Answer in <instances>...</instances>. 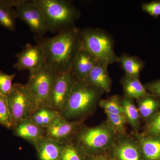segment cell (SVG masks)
Masks as SVG:
<instances>
[{
    "label": "cell",
    "mask_w": 160,
    "mask_h": 160,
    "mask_svg": "<svg viewBox=\"0 0 160 160\" xmlns=\"http://www.w3.org/2000/svg\"><path fill=\"white\" fill-rule=\"evenodd\" d=\"M37 42L43 46L46 56V65L56 74L70 69L81 47L80 34L76 28L62 30L49 38L38 36Z\"/></svg>",
    "instance_id": "1"
},
{
    "label": "cell",
    "mask_w": 160,
    "mask_h": 160,
    "mask_svg": "<svg viewBox=\"0 0 160 160\" xmlns=\"http://www.w3.org/2000/svg\"><path fill=\"white\" fill-rule=\"evenodd\" d=\"M98 89L75 80L69 99L61 112V116L69 120L89 114L98 99Z\"/></svg>",
    "instance_id": "2"
},
{
    "label": "cell",
    "mask_w": 160,
    "mask_h": 160,
    "mask_svg": "<svg viewBox=\"0 0 160 160\" xmlns=\"http://www.w3.org/2000/svg\"><path fill=\"white\" fill-rule=\"evenodd\" d=\"M115 134L109 124L80 128L75 136V143L87 156L96 155L111 147Z\"/></svg>",
    "instance_id": "3"
},
{
    "label": "cell",
    "mask_w": 160,
    "mask_h": 160,
    "mask_svg": "<svg viewBox=\"0 0 160 160\" xmlns=\"http://www.w3.org/2000/svg\"><path fill=\"white\" fill-rule=\"evenodd\" d=\"M42 12L48 31L59 32L66 29L76 17V11L64 0H32Z\"/></svg>",
    "instance_id": "4"
},
{
    "label": "cell",
    "mask_w": 160,
    "mask_h": 160,
    "mask_svg": "<svg viewBox=\"0 0 160 160\" xmlns=\"http://www.w3.org/2000/svg\"><path fill=\"white\" fill-rule=\"evenodd\" d=\"M81 46L94 58L97 62L108 65L119 61L115 54L110 39L99 32L86 30L80 34Z\"/></svg>",
    "instance_id": "5"
},
{
    "label": "cell",
    "mask_w": 160,
    "mask_h": 160,
    "mask_svg": "<svg viewBox=\"0 0 160 160\" xmlns=\"http://www.w3.org/2000/svg\"><path fill=\"white\" fill-rule=\"evenodd\" d=\"M6 97L14 128L22 121L31 117L34 112L33 100L26 84L13 83Z\"/></svg>",
    "instance_id": "6"
},
{
    "label": "cell",
    "mask_w": 160,
    "mask_h": 160,
    "mask_svg": "<svg viewBox=\"0 0 160 160\" xmlns=\"http://www.w3.org/2000/svg\"><path fill=\"white\" fill-rule=\"evenodd\" d=\"M56 75L46 64L36 73L29 75L26 85L33 100L34 111L42 107L47 106Z\"/></svg>",
    "instance_id": "7"
},
{
    "label": "cell",
    "mask_w": 160,
    "mask_h": 160,
    "mask_svg": "<svg viewBox=\"0 0 160 160\" xmlns=\"http://www.w3.org/2000/svg\"><path fill=\"white\" fill-rule=\"evenodd\" d=\"M13 6L17 18L25 22L32 32L42 36L48 31L42 12L32 1L13 0Z\"/></svg>",
    "instance_id": "8"
},
{
    "label": "cell",
    "mask_w": 160,
    "mask_h": 160,
    "mask_svg": "<svg viewBox=\"0 0 160 160\" xmlns=\"http://www.w3.org/2000/svg\"><path fill=\"white\" fill-rule=\"evenodd\" d=\"M16 62L14 67L18 71L27 70L29 75L37 72L45 66L46 56L42 45L27 43L22 50L16 55Z\"/></svg>",
    "instance_id": "9"
},
{
    "label": "cell",
    "mask_w": 160,
    "mask_h": 160,
    "mask_svg": "<svg viewBox=\"0 0 160 160\" xmlns=\"http://www.w3.org/2000/svg\"><path fill=\"white\" fill-rule=\"evenodd\" d=\"M75 79L70 71L56 74L53 80L47 106L61 113L70 95Z\"/></svg>",
    "instance_id": "10"
},
{
    "label": "cell",
    "mask_w": 160,
    "mask_h": 160,
    "mask_svg": "<svg viewBox=\"0 0 160 160\" xmlns=\"http://www.w3.org/2000/svg\"><path fill=\"white\" fill-rule=\"evenodd\" d=\"M80 125L79 121H70L60 116L45 129V137L65 145L72 142L80 129Z\"/></svg>",
    "instance_id": "11"
},
{
    "label": "cell",
    "mask_w": 160,
    "mask_h": 160,
    "mask_svg": "<svg viewBox=\"0 0 160 160\" xmlns=\"http://www.w3.org/2000/svg\"><path fill=\"white\" fill-rule=\"evenodd\" d=\"M97 63L91 55L81 46L72 66L70 72L75 80L85 82Z\"/></svg>",
    "instance_id": "12"
},
{
    "label": "cell",
    "mask_w": 160,
    "mask_h": 160,
    "mask_svg": "<svg viewBox=\"0 0 160 160\" xmlns=\"http://www.w3.org/2000/svg\"><path fill=\"white\" fill-rule=\"evenodd\" d=\"M13 134L35 147L45 138V129L38 126L30 118L22 121L13 129Z\"/></svg>",
    "instance_id": "13"
},
{
    "label": "cell",
    "mask_w": 160,
    "mask_h": 160,
    "mask_svg": "<svg viewBox=\"0 0 160 160\" xmlns=\"http://www.w3.org/2000/svg\"><path fill=\"white\" fill-rule=\"evenodd\" d=\"M114 160H144L139 144L127 139L117 143L113 150Z\"/></svg>",
    "instance_id": "14"
},
{
    "label": "cell",
    "mask_w": 160,
    "mask_h": 160,
    "mask_svg": "<svg viewBox=\"0 0 160 160\" xmlns=\"http://www.w3.org/2000/svg\"><path fill=\"white\" fill-rule=\"evenodd\" d=\"M107 65L104 63H97L84 83L109 92L111 83L107 70Z\"/></svg>",
    "instance_id": "15"
},
{
    "label": "cell",
    "mask_w": 160,
    "mask_h": 160,
    "mask_svg": "<svg viewBox=\"0 0 160 160\" xmlns=\"http://www.w3.org/2000/svg\"><path fill=\"white\" fill-rule=\"evenodd\" d=\"M63 146L45 137L34 147L38 160H60Z\"/></svg>",
    "instance_id": "16"
},
{
    "label": "cell",
    "mask_w": 160,
    "mask_h": 160,
    "mask_svg": "<svg viewBox=\"0 0 160 160\" xmlns=\"http://www.w3.org/2000/svg\"><path fill=\"white\" fill-rule=\"evenodd\" d=\"M138 144L143 160H160V138L142 136Z\"/></svg>",
    "instance_id": "17"
},
{
    "label": "cell",
    "mask_w": 160,
    "mask_h": 160,
    "mask_svg": "<svg viewBox=\"0 0 160 160\" xmlns=\"http://www.w3.org/2000/svg\"><path fill=\"white\" fill-rule=\"evenodd\" d=\"M17 18L13 0H0V26L14 32Z\"/></svg>",
    "instance_id": "18"
},
{
    "label": "cell",
    "mask_w": 160,
    "mask_h": 160,
    "mask_svg": "<svg viewBox=\"0 0 160 160\" xmlns=\"http://www.w3.org/2000/svg\"><path fill=\"white\" fill-rule=\"evenodd\" d=\"M138 110L140 116L149 120L160 110V99L149 94L138 99Z\"/></svg>",
    "instance_id": "19"
},
{
    "label": "cell",
    "mask_w": 160,
    "mask_h": 160,
    "mask_svg": "<svg viewBox=\"0 0 160 160\" xmlns=\"http://www.w3.org/2000/svg\"><path fill=\"white\" fill-rule=\"evenodd\" d=\"M122 84L126 97L129 98L139 99L149 94L139 78L126 75L122 81Z\"/></svg>",
    "instance_id": "20"
},
{
    "label": "cell",
    "mask_w": 160,
    "mask_h": 160,
    "mask_svg": "<svg viewBox=\"0 0 160 160\" xmlns=\"http://www.w3.org/2000/svg\"><path fill=\"white\" fill-rule=\"evenodd\" d=\"M61 115V113L57 110L45 106L34 111L29 118L38 126L45 129Z\"/></svg>",
    "instance_id": "21"
},
{
    "label": "cell",
    "mask_w": 160,
    "mask_h": 160,
    "mask_svg": "<svg viewBox=\"0 0 160 160\" xmlns=\"http://www.w3.org/2000/svg\"><path fill=\"white\" fill-rule=\"evenodd\" d=\"M126 120L134 129H138L140 124V115L137 107L129 98L126 97L121 101Z\"/></svg>",
    "instance_id": "22"
},
{
    "label": "cell",
    "mask_w": 160,
    "mask_h": 160,
    "mask_svg": "<svg viewBox=\"0 0 160 160\" xmlns=\"http://www.w3.org/2000/svg\"><path fill=\"white\" fill-rule=\"evenodd\" d=\"M120 62L126 75L139 78L143 66L141 61L135 57L124 55L120 59Z\"/></svg>",
    "instance_id": "23"
},
{
    "label": "cell",
    "mask_w": 160,
    "mask_h": 160,
    "mask_svg": "<svg viewBox=\"0 0 160 160\" xmlns=\"http://www.w3.org/2000/svg\"><path fill=\"white\" fill-rule=\"evenodd\" d=\"M87 157L76 143L72 142L63 145L60 160H86Z\"/></svg>",
    "instance_id": "24"
},
{
    "label": "cell",
    "mask_w": 160,
    "mask_h": 160,
    "mask_svg": "<svg viewBox=\"0 0 160 160\" xmlns=\"http://www.w3.org/2000/svg\"><path fill=\"white\" fill-rule=\"evenodd\" d=\"M0 125L6 129L13 130V123L8 106L7 97L0 93Z\"/></svg>",
    "instance_id": "25"
},
{
    "label": "cell",
    "mask_w": 160,
    "mask_h": 160,
    "mask_svg": "<svg viewBox=\"0 0 160 160\" xmlns=\"http://www.w3.org/2000/svg\"><path fill=\"white\" fill-rule=\"evenodd\" d=\"M99 104L106 113L124 114L121 101L117 96H113L108 99L101 100Z\"/></svg>",
    "instance_id": "26"
},
{
    "label": "cell",
    "mask_w": 160,
    "mask_h": 160,
    "mask_svg": "<svg viewBox=\"0 0 160 160\" xmlns=\"http://www.w3.org/2000/svg\"><path fill=\"white\" fill-rule=\"evenodd\" d=\"M109 125L115 132L124 133L126 120L124 114H110L106 113Z\"/></svg>",
    "instance_id": "27"
},
{
    "label": "cell",
    "mask_w": 160,
    "mask_h": 160,
    "mask_svg": "<svg viewBox=\"0 0 160 160\" xmlns=\"http://www.w3.org/2000/svg\"><path fill=\"white\" fill-rule=\"evenodd\" d=\"M16 75V73L8 74L0 70V93L7 96L12 89V82Z\"/></svg>",
    "instance_id": "28"
},
{
    "label": "cell",
    "mask_w": 160,
    "mask_h": 160,
    "mask_svg": "<svg viewBox=\"0 0 160 160\" xmlns=\"http://www.w3.org/2000/svg\"><path fill=\"white\" fill-rule=\"evenodd\" d=\"M146 132L145 135L160 138V110L149 120Z\"/></svg>",
    "instance_id": "29"
},
{
    "label": "cell",
    "mask_w": 160,
    "mask_h": 160,
    "mask_svg": "<svg viewBox=\"0 0 160 160\" xmlns=\"http://www.w3.org/2000/svg\"><path fill=\"white\" fill-rule=\"evenodd\" d=\"M142 9L152 16L158 17L160 15V1L146 3L143 5Z\"/></svg>",
    "instance_id": "30"
},
{
    "label": "cell",
    "mask_w": 160,
    "mask_h": 160,
    "mask_svg": "<svg viewBox=\"0 0 160 160\" xmlns=\"http://www.w3.org/2000/svg\"><path fill=\"white\" fill-rule=\"evenodd\" d=\"M144 86L152 95L160 99V80L148 83Z\"/></svg>",
    "instance_id": "31"
},
{
    "label": "cell",
    "mask_w": 160,
    "mask_h": 160,
    "mask_svg": "<svg viewBox=\"0 0 160 160\" xmlns=\"http://www.w3.org/2000/svg\"><path fill=\"white\" fill-rule=\"evenodd\" d=\"M86 160H114L113 158L111 159L106 156L102 155H96L87 156Z\"/></svg>",
    "instance_id": "32"
}]
</instances>
